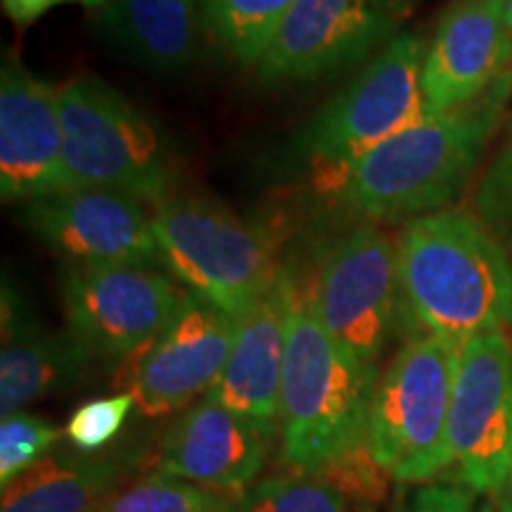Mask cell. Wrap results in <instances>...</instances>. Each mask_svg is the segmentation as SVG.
I'll return each instance as SVG.
<instances>
[{"instance_id":"7","label":"cell","mask_w":512,"mask_h":512,"mask_svg":"<svg viewBox=\"0 0 512 512\" xmlns=\"http://www.w3.org/2000/svg\"><path fill=\"white\" fill-rule=\"evenodd\" d=\"M425 50L422 36L399 34L313 114L302 133V150L330 185L384 140L432 117L422 95Z\"/></svg>"},{"instance_id":"13","label":"cell","mask_w":512,"mask_h":512,"mask_svg":"<svg viewBox=\"0 0 512 512\" xmlns=\"http://www.w3.org/2000/svg\"><path fill=\"white\" fill-rule=\"evenodd\" d=\"M238 320L188 292L178 313L136 361L128 392L147 418L209 394L228 366Z\"/></svg>"},{"instance_id":"18","label":"cell","mask_w":512,"mask_h":512,"mask_svg":"<svg viewBox=\"0 0 512 512\" xmlns=\"http://www.w3.org/2000/svg\"><path fill=\"white\" fill-rule=\"evenodd\" d=\"M93 356L69 332L43 328L12 287L3 285L0 415L8 418L46 396L72 387Z\"/></svg>"},{"instance_id":"11","label":"cell","mask_w":512,"mask_h":512,"mask_svg":"<svg viewBox=\"0 0 512 512\" xmlns=\"http://www.w3.org/2000/svg\"><path fill=\"white\" fill-rule=\"evenodd\" d=\"M396 290L392 240L377 226H358L332 247L313 299L330 335L358 361L377 368L392 332Z\"/></svg>"},{"instance_id":"10","label":"cell","mask_w":512,"mask_h":512,"mask_svg":"<svg viewBox=\"0 0 512 512\" xmlns=\"http://www.w3.org/2000/svg\"><path fill=\"white\" fill-rule=\"evenodd\" d=\"M406 12V0H297L256 69L271 83L328 76L387 46Z\"/></svg>"},{"instance_id":"15","label":"cell","mask_w":512,"mask_h":512,"mask_svg":"<svg viewBox=\"0 0 512 512\" xmlns=\"http://www.w3.org/2000/svg\"><path fill=\"white\" fill-rule=\"evenodd\" d=\"M512 67L505 0H453L422 62V95L432 117L482 100Z\"/></svg>"},{"instance_id":"22","label":"cell","mask_w":512,"mask_h":512,"mask_svg":"<svg viewBox=\"0 0 512 512\" xmlns=\"http://www.w3.org/2000/svg\"><path fill=\"white\" fill-rule=\"evenodd\" d=\"M95 512H233V503L202 486L157 472L117 489Z\"/></svg>"},{"instance_id":"23","label":"cell","mask_w":512,"mask_h":512,"mask_svg":"<svg viewBox=\"0 0 512 512\" xmlns=\"http://www.w3.org/2000/svg\"><path fill=\"white\" fill-rule=\"evenodd\" d=\"M233 512H349L347 498L316 472L268 477L233 503Z\"/></svg>"},{"instance_id":"33","label":"cell","mask_w":512,"mask_h":512,"mask_svg":"<svg viewBox=\"0 0 512 512\" xmlns=\"http://www.w3.org/2000/svg\"><path fill=\"white\" fill-rule=\"evenodd\" d=\"M510 76H512V67H510Z\"/></svg>"},{"instance_id":"8","label":"cell","mask_w":512,"mask_h":512,"mask_svg":"<svg viewBox=\"0 0 512 512\" xmlns=\"http://www.w3.org/2000/svg\"><path fill=\"white\" fill-rule=\"evenodd\" d=\"M185 297L155 266H67L62 273L67 332L102 361H124L150 347Z\"/></svg>"},{"instance_id":"32","label":"cell","mask_w":512,"mask_h":512,"mask_svg":"<svg viewBox=\"0 0 512 512\" xmlns=\"http://www.w3.org/2000/svg\"><path fill=\"white\" fill-rule=\"evenodd\" d=\"M72 3L88 5V8H105V5H107V0H72Z\"/></svg>"},{"instance_id":"5","label":"cell","mask_w":512,"mask_h":512,"mask_svg":"<svg viewBox=\"0 0 512 512\" xmlns=\"http://www.w3.org/2000/svg\"><path fill=\"white\" fill-rule=\"evenodd\" d=\"M64 162L76 185L164 202L174 178L159 128L110 83L76 76L57 88Z\"/></svg>"},{"instance_id":"1","label":"cell","mask_w":512,"mask_h":512,"mask_svg":"<svg viewBox=\"0 0 512 512\" xmlns=\"http://www.w3.org/2000/svg\"><path fill=\"white\" fill-rule=\"evenodd\" d=\"M396 280L425 335L453 347L512 325L510 254L472 211L441 209L403 223Z\"/></svg>"},{"instance_id":"2","label":"cell","mask_w":512,"mask_h":512,"mask_svg":"<svg viewBox=\"0 0 512 512\" xmlns=\"http://www.w3.org/2000/svg\"><path fill=\"white\" fill-rule=\"evenodd\" d=\"M510 95L508 72L482 100L384 140L332 188L344 204L373 221H411L446 209L477 171Z\"/></svg>"},{"instance_id":"24","label":"cell","mask_w":512,"mask_h":512,"mask_svg":"<svg viewBox=\"0 0 512 512\" xmlns=\"http://www.w3.org/2000/svg\"><path fill=\"white\" fill-rule=\"evenodd\" d=\"M472 214L512 254V119L501 145L479 176Z\"/></svg>"},{"instance_id":"21","label":"cell","mask_w":512,"mask_h":512,"mask_svg":"<svg viewBox=\"0 0 512 512\" xmlns=\"http://www.w3.org/2000/svg\"><path fill=\"white\" fill-rule=\"evenodd\" d=\"M297 0H202L214 41L242 64H259Z\"/></svg>"},{"instance_id":"25","label":"cell","mask_w":512,"mask_h":512,"mask_svg":"<svg viewBox=\"0 0 512 512\" xmlns=\"http://www.w3.org/2000/svg\"><path fill=\"white\" fill-rule=\"evenodd\" d=\"M60 430L46 418L19 411L0 422V482L8 486L19 475L50 456Z\"/></svg>"},{"instance_id":"20","label":"cell","mask_w":512,"mask_h":512,"mask_svg":"<svg viewBox=\"0 0 512 512\" xmlns=\"http://www.w3.org/2000/svg\"><path fill=\"white\" fill-rule=\"evenodd\" d=\"M126 460L93 453H50L3 486L0 512H95L119 489Z\"/></svg>"},{"instance_id":"6","label":"cell","mask_w":512,"mask_h":512,"mask_svg":"<svg viewBox=\"0 0 512 512\" xmlns=\"http://www.w3.org/2000/svg\"><path fill=\"white\" fill-rule=\"evenodd\" d=\"M458 349L434 335L408 339L377 382L368 446L396 482H427L453 465L448 418Z\"/></svg>"},{"instance_id":"3","label":"cell","mask_w":512,"mask_h":512,"mask_svg":"<svg viewBox=\"0 0 512 512\" xmlns=\"http://www.w3.org/2000/svg\"><path fill=\"white\" fill-rule=\"evenodd\" d=\"M377 382V368L358 361L325 328L313 287L299 285L280 384L283 456L313 472L366 444Z\"/></svg>"},{"instance_id":"16","label":"cell","mask_w":512,"mask_h":512,"mask_svg":"<svg viewBox=\"0 0 512 512\" xmlns=\"http://www.w3.org/2000/svg\"><path fill=\"white\" fill-rule=\"evenodd\" d=\"M271 437L273 432L204 396L166 430L157 467L202 489H240L264 470Z\"/></svg>"},{"instance_id":"31","label":"cell","mask_w":512,"mask_h":512,"mask_svg":"<svg viewBox=\"0 0 512 512\" xmlns=\"http://www.w3.org/2000/svg\"><path fill=\"white\" fill-rule=\"evenodd\" d=\"M505 24H508V31L512 38V0H505Z\"/></svg>"},{"instance_id":"12","label":"cell","mask_w":512,"mask_h":512,"mask_svg":"<svg viewBox=\"0 0 512 512\" xmlns=\"http://www.w3.org/2000/svg\"><path fill=\"white\" fill-rule=\"evenodd\" d=\"M22 219L67 266L162 264L152 216L119 192L76 185L24 202Z\"/></svg>"},{"instance_id":"26","label":"cell","mask_w":512,"mask_h":512,"mask_svg":"<svg viewBox=\"0 0 512 512\" xmlns=\"http://www.w3.org/2000/svg\"><path fill=\"white\" fill-rule=\"evenodd\" d=\"M313 472L335 486L344 498L351 496V501L361 505L363 512H370L387 496L389 472L377 463L368 441Z\"/></svg>"},{"instance_id":"9","label":"cell","mask_w":512,"mask_h":512,"mask_svg":"<svg viewBox=\"0 0 512 512\" xmlns=\"http://www.w3.org/2000/svg\"><path fill=\"white\" fill-rule=\"evenodd\" d=\"M448 439L463 486L494 494L512 465V339L505 330L458 349Z\"/></svg>"},{"instance_id":"14","label":"cell","mask_w":512,"mask_h":512,"mask_svg":"<svg viewBox=\"0 0 512 512\" xmlns=\"http://www.w3.org/2000/svg\"><path fill=\"white\" fill-rule=\"evenodd\" d=\"M76 188L64 162L57 88L5 53L0 72V197L29 202Z\"/></svg>"},{"instance_id":"30","label":"cell","mask_w":512,"mask_h":512,"mask_svg":"<svg viewBox=\"0 0 512 512\" xmlns=\"http://www.w3.org/2000/svg\"><path fill=\"white\" fill-rule=\"evenodd\" d=\"M496 496V503H498V510L501 512H512V465L508 470V475L501 482V486L494 491Z\"/></svg>"},{"instance_id":"29","label":"cell","mask_w":512,"mask_h":512,"mask_svg":"<svg viewBox=\"0 0 512 512\" xmlns=\"http://www.w3.org/2000/svg\"><path fill=\"white\" fill-rule=\"evenodd\" d=\"M60 3L64 0H3V10L17 27H31Z\"/></svg>"},{"instance_id":"17","label":"cell","mask_w":512,"mask_h":512,"mask_svg":"<svg viewBox=\"0 0 512 512\" xmlns=\"http://www.w3.org/2000/svg\"><path fill=\"white\" fill-rule=\"evenodd\" d=\"M297 287L283 268L278 283L238 320L228 366L207 394L268 432H275L280 420L287 320Z\"/></svg>"},{"instance_id":"28","label":"cell","mask_w":512,"mask_h":512,"mask_svg":"<svg viewBox=\"0 0 512 512\" xmlns=\"http://www.w3.org/2000/svg\"><path fill=\"white\" fill-rule=\"evenodd\" d=\"M482 494L453 484H425L406 496L392 512H494Z\"/></svg>"},{"instance_id":"19","label":"cell","mask_w":512,"mask_h":512,"mask_svg":"<svg viewBox=\"0 0 512 512\" xmlns=\"http://www.w3.org/2000/svg\"><path fill=\"white\" fill-rule=\"evenodd\" d=\"M100 24L128 55L159 74L185 72L207 29L202 0H107Z\"/></svg>"},{"instance_id":"27","label":"cell","mask_w":512,"mask_h":512,"mask_svg":"<svg viewBox=\"0 0 512 512\" xmlns=\"http://www.w3.org/2000/svg\"><path fill=\"white\" fill-rule=\"evenodd\" d=\"M133 406H136V399L131 392L102 396V399L83 403L72 413L64 434L81 453L102 451L124 430Z\"/></svg>"},{"instance_id":"4","label":"cell","mask_w":512,"mask_h":512,"mask_svg":"<svg viewBox=\"0 0 512 512\" xmlns=\"http://www.w3.org/2000/svg\"><path fill=\"white\" fill-rule=\"evenodd\" d=\"M152 226L166 271L235 320L283 273L264 230L221 204L200 197L164 200L152 214Z\"/></svg>"}]
</instances>
